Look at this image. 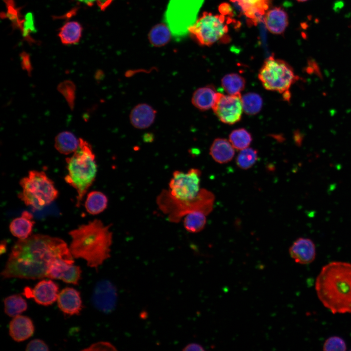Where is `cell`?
Wrapping results in <instances>:
<instances>
[{"label":"cell","instance_id":"cell-34","mask_svg":"<svg viewBox=\"0 0 351 351\" xmlns=\"http://www.w3.org/2000/svg\"><path fill=\"white\" fill-rule=\"evenodd\" d=\"M117 348L108 342L100 341L94 343L83 351H117Z\"/></svg>","mask_w":351,"mask_h":351},{"label":"cell","instance_id":"cell-1","mask_svg":"<svg viewBox=\"0 0 351 351\" xmlns=\"http://www.w3.org/2000/svg\"><path fill=\"white\" fill-rule=\"evenodd\" d=\"M70 249L61 238L36 234L19 239L13 245L1 276L3 279H40L46 277L57 259L74 261Z\"/></svg>","mask_w":351,"mask_h":351},{"label":"cell","instance_id":"cell-20","mask_svg":"<svg viewBox=\"0 0 351 351\" xmlns=\"http://www.w3.org/2000/svg\"><path fill=\"white\" fill-rule=\"evenodd\" d=\"M34 224L32 214L29 212L24 211L20 216L15 218L11 222L9 230L14 236L23 239L31 235Z\"/></svg>","mask_w":351,"mask_h":351},{"label":"cell","instance_id":"cell-8","mask_svg":"<svg viewBox=\"0 0 351 351\" xmlns=\"http://www.w3.org/2000/svg\"><path fill=\"white\" fill-rule=\"evenodd\" d=\"M258 78L265 89L281 94L289 92L292 85L299 79L287 62L273 55L266 59Z\"/></svg>","mask_w":351,"mask_h":351},{"label":"cell","instance_id":"cell-25","mask_svg":"<svg viewBox=\"0 0 351 351\" xmlns=\"http://www.w3.org/2000/svg\"><path fill=\"white\" fill-rule=\"evenodd\" d=\"M107 205L106 195L101 192L94 191L88 194L84 206L89 214L95 215L103 212Z\"/></svg>","mask_w":351,"mask_h":351},{"label":"cell","instance_id":"cell-17","mask_svg":"<svg viewBox=\"0 0 351 351\" xmlns=\"http://www.w3.org/2000/svg\"><path fill=\"white\" fill-rule=\"evenodd\" d=\"M267 29L275 35L283 34L289 24L288 16L280 7H275L268 10L264 17Z\"/></svg>","mask_w":351,"mask_h":351},{"label":"cell","instance_id":"cell-27","mask_svg":"<svg viewBox=\"0 0 351 351\" xmlns=\"http://www.w3.org/2000/svg\"><path fill=\"white\" fill-rule=\"evenodd\" d=\"M5 313L10 317L20 315L27 309V303L19 294H12L4 299Z\"/></svg>","mask_w":351,"mask_h":351},{"label":"cell","instance_id":"cell-33","mask_svg":"<svg viewBox=\"0 0 351 351\" xmlns=\"http://www.w3.org/2000/svg\"><path fill=\"white\" fill-rule=\"evenodd\" d=\"M347 350V345L342 338L337 336L329 337L325 341L323 346V350L325 351H345Z\"/></svg>","mask_w":351,"mask_h":351},{"label":"cell","instance_id":"cell-32","mask_svg":"<svg viewBox=\"0 0 351 351\" xmlns=\"http://www.w3.org/2000/svg\"><path fill=\"white\" fill-rule=\"evenodd\" d=\"M258 152L252 148H246L240 150L236 158L237 166L244 170L251 168L256 162Z\"/></svg>","mask_w":351,"mask_h":351},{"label":"cell","instance_id":"cell-40","mask_svg":"<svg viewBox=\"0 0 351 351\" xmlns=\"http://www.w3.org/2000/svg\"><path fill=\"white\" fill-rule=\"evenodd\" d=\"M294 136V139L296 144L298 145H300L301 144L302 137L300 136V134L298 133H295Z\"/></svg>","mask_w":351,"mask_h":351},{"label":"cell","instance_id":"cell-31","mask_svg":"<svg viewBox=\"0 0 351 351\" xmlns=\"http://www.w3.org/2000/svg\"><path fill=\"white\" fill-rule=\"evenodd\" d=\"M229 141L234 149L241 150L249 147L252 141V137L247 130L239 128L231 133Z\"/></svg>","mask_w":351,"mask_h":351},{"label":"cell","instance_id":"cell-30","mask_svg":"<svg viewBox=\"0 0 351 351\" xmlns=\"http://www.w3.org/2000/svg\"><path fill=\"white\" fill-rule=\"evenodd\" d=\"M243 109L248 115L258 113L261 109L263 101L261 97L254 93H248L242 97Z\"/></svg>","mask_w":351,"mask_h":351},{"label":"cell","instance_id":"cell-36","mask_svg":"<svg viewBox=\"0 0 351 351\" xmlns=\"http://www.w3.org/2000/svg\"><path fill=\"white\" fill-rule=\"evenodd\" d=\"M88 6L96 3L101 10L104 11L112 3L113 0H77Z\"/></svg>","mask_w":351,"mask_h":351},{"label":"cell","instance_id":"cell-6","mask_svg":"<svg viewBox=\"0 0 351 351\" xmlns=\"http://www.w3.org/2000/svg\"><path fill=\"white\" fill-rule=\"evenodd\" d=\"M21 191L19 198L27 206L40 210L50 204L58 196L54 182L43 171L31 170L20 181Z\"/></svg>","mask_w":351,"mask_h":351},{"label":"cell","instance_id":"cell-3","mask_svg":"<svg viewBox=\"0 0 351 351\" xmlns=\"http://www.w3.org/2000/svg\"><path fill=\"white\" fill-rule=\"evenodd\" d=\"M110 225L95 219L71 231L69 249L74 258H81L97 271L110 257L113 234Z\"/></svg>","mask_w":351,"mask_h":351},{"label":"cell","instance_id":"cell-38","mask_svg":"<svg viewBox=\"0 0 351 351\" xmlns=\"http://www.w3.org/2000/svg\"><path fill=\"white\" fill-rule=\"evenodd\" d=\"M219 10L221 14L224 15H230L231 12L230 6L227 3L221 5L219 8Z\"/></svg>","mask_w":351,"mask_h":351},{"label":"cell","instance_id":"cell-4","mask_svg":"<svg viewBox=\"0 0 351 351\" xmlns=\"http://www.w3.org/2000/svg\"><path fill=\"white\" fill-rule=\"evenodd\" d=\"M66 161L68 174L64 179L76 190V205L78 207L94 182L98 171L95 156L91 145L83 139H79L78 147L72 156L66 159Z\"/></svg>","mask_w":351,"mask_h":351},{"label":"cell","instance_id":"cell-35","mask_svg":"<svg viewBox=\"0 0 351 351\" xmlns=\"http://www.w3.org/2000/svg\"><path fill=\"white\" fill-rule=\"evenodd\" d=\"M26 351H49V347L42 340L35 339L30 341L27 345Z\"/></svg>","mask_w":351,"mask_h":351},{"label":"cell","instance_id":"cell-29","mask_svg":"<svg viewBox=\"0 0 351 351\" xmlns=\"http://www.w3.org/2000/svg\"><path fill=\"white\" fill-rule=\"evenodd\" d=\"M206 215L200 211H195L186 214L183 220L184 228L192 233L201 231L206 224Z\"/></svg>","mask_w":351,"mask_h":351},{"label":"cell","instance_id":"cell-10","mask_svg":"<svg viewBox=\"0 0 351 351\" xmlns=\"http://www.w3.org/2000/svg\"><path fill=\"white\" fill-rule=\"evenodd\" d=\"M241 95L216 93L212 109L222 122L232 125L240 120L243 111Z\"/></svg>","mask_w":351,"mask_h":351},{"label":"cell","instance_id":"cell-16","mask_svg":"<svg viewBox=\"0 0 351 351\" xmlns=\"http://www.w3.org/2000/svg\"><path fill=\"white\" fill-rule=\"evenodd\" d=\"M237 4L243 14L254 24L259 21L268 10L272 0H230Z\"/></svg>","mask_w":351,"mask_h":351},{"label":"cell","instance_id":"cell-18","mask_svg":"<svg viewBox=\"0 0 351 351\" xmlns=\"http://www.w3.org/2000/svg\"><path fill=\"white\" fill-rule=\"evenodd\" d=\"M156 111L150 105L140 103L131 110L129 118L136 128L144 129L149 127L154 122Z\"/></svg>","mask_w":351,"mask_h":351},{"label":"cell","instance_id":"cell-23","mask_svg":"<svg viewBox=\"0 0 351 351\" xmlns=\"http://www.w3.org/2000/svg\"><path fill=\"white\" fill-rule=\"evenodd\" d=\"M82 27L76 21L66 22L59 29L58 37L63 44L66 45L78 43L81 37Z\"/></svg>","mask_w":351,"mask_h":351},{"label":"cell","instance_id":"cell-19","mask_svg":"<svg viewBox=\"0 0 351 351\" xmlns=\"http://www.w3.org/2000/svg\"><path fill=\"white\" fill-rule=\"evenodd\" d=\"M34 332L33 323L28 316H16L9 323V335L16 342H21L28 339Z\"/></svg>","mask_w":351,"mask_h":351},{"label":"cell","instance_id":"cell-15","mask_svg":"<svg viewBox=\"0 0 351 351\" xmlns=\"http://www.w3.org/2000/svg\"><path fill=\"white\" fill-rule=\"evenodd\" d=\"M57 303L61 312L67 315H78L83 308L80 292L73 288L66 287L59 293Z\"/></svg>","mask_w":351,"mask_h":351},{"label":"cell","instance_id":"cell-28","mask_svg":"<svg viewBox=\"0 0 351 351\" xmlns=\"http://www.w3.org/2000/svg\"><path fill=\"white\" fill-rule=\"evenodd\" d=\"M223 89L229 95L241 93L245 87L246 80L241 75L236 73L226 75L221 79Z\"/></svg>","mask_w":351,"mask_h":351},{"label":"cell","instance_id":"cell-14","mask_svg":"<svg viewBox=\"0 0 351 351\" xmlns=\"http://www.w3.org/2000/svg\"><path fill=\"white\" fill-rule=\"evenodd\" d=\"M289 254L296 263L308 264L315 258V245L310 238L299 237L290 247Z\"/></svg>","mask_w":351,"mask_h":351},{"label":"cell","instance_id":"cell-11","mask_svg":"<svg viewBox=\"0 0 351 351\" xmlns=\"http://www.w3.org/2000/svg\"><path fill=\"white\" fill-rule=\"evenodd\" d=\"M74 261L57 259L50 266L46 277L78 285L82 271L80 267L74 265Z\"/></svg>","mask_w":351,"mask_h":351},{"label":"cell","instance_id":"cell-5","mask_svg":"<svg viewBox=\"0 0 351 351\" xmlns=\"http://www.w3.org/2000/svg\"><path fill=\"white\" fill-rule=\"evenodd\" d=\"M214 201V195L204 189H201L196 197L190 200L176 199L169 191L163 190L156 200L159 209L167 215L170 222L174 223L178 222L186 214L195 211L208 215L213 210Z\"/></svg>","mask_w":351,"mask_h":351},{"label":"cell","instance_id":"cell-12","mask_svg":"<svg viewBox=\"0 0 351 351\" xmlns=\"http://www.w3.org/2000/svg\"><path fill=\"white\" fill-rule=\"evenodd\" d=\"M59 287L51 280L44 279L39 282L31 290L26 287L24 294L26 297H32L38 304L49 306L57 300Z\"/></svg>","mask_w":351,"mask_h":351},{"label":"cell","instance_id":"cell-26","mask_svg":"<svg viewBox=\"0 0 351 351\" xmlns=\"http://www.w3.org/2000/svg\"><path fill=\"white\" fill-rule=\"evenodd\" d=\"M79 145V140L72 133L63 132L56 137L55 146L60 153L69 155L74 153Z\"/></svg>","mask_w":351,"mask_h":351},{"label":"cell","instance_id":"cell-24","mask_svg":"<svg viewBox=\"0 0 351 351\" xmlns=\"http://www.w3.org/2000/svg\"><path fill=\"white\" fill-rule=\"evenodd\" d=\"M172 32L166 23H159L154 26L148 33V40L156 47L165 46L170 41Z\"/></svg>","mask_w":351,"mask_h":351},{"label":"cell","instance_id":"cell-41","mask_svg":"<svg viewBox=\"0 0 351 351\" xmlns=\"http://www.w3.org/2000/svg\"><path fill=\"white\" fill-rule=\"evenodd\" d=\"M297 0V1H299V2H304V1H307V0Z\"/></svg>","mask_w":351,"mask_h":351},{"label":"cell","instance_id":"cell-13","mask_svg":"<svg viewBox=\"0 0 351 351\" xmlns=\"http://www.w3.org/2000/svg\"><path fill=\"white\" fill-rule=\"evenodd\" d=\"M92 301L94 307L100 311L111 312L116 301V292L113 285L106 280L98 282L94 288Z\"/></svg>","mask_w":351,"mask_h":351},{"label":"cell","instance_id":"cell-2","mask_svg":"<svg viewBox=\"0 0 351 351\" xmlns=\"http://www.w3.org/2000/svg\"><path fill=\"white\" fill-rule=\"evenodd\" d=\"M315 289L320 301L332 313H351V263L332 261L324 266Z\"/></svg>","mask_w":351,"mask_h":351},{"label":"cell","instance_id":"cell-39","mask_svg":"<svg viewBox=\"0 0 351 351\" xmlns=\"http://www.w3.org/2000/svg\"><path fill=\"white\" fill-rule=\"evenodd\" d=\"M143 140L145 142L150 143L153 141L154 140L155 136L152 133H147L143 136Z\"/></svg>","mask_w":351,"mask_h":351},{"label":"cell","instance_id":"cell-7","mask_svg":"<svg viewBox=\"0 0 351 351\" xmlns=\"http://www.w3.org/2000/svg\"><path fill=\"white\" fill-rule=\"evenodd\" d=\"M228 31L225 15L208 12H204L187 28V33L193 39L200 45L207 46L226 39Z\"/></svg>","mask_w":351,"mask_h":351},{"label":"cell","instance_id":"cell-9","mask_svg":"<svg viewBox=\"0 0 351 351\" xmlns=\"http://www.w3.org/2000/svg\"><path fill=\"white\" fill-rule=\"evenodd\" d=\"M201 171L191 168L187 173L176 171L173 174L169 192L174 197L180 200H190L196 197L200 188Z\"/></svg>","mask_w":351,"mask_h":351},{"label":"cell","instance_id":"cell-22","mask_svg":"<svg viewBox=\"0 0 351 351\" xmlns=\"http://www.w3.org/2000/svg\"><path fill=\"white\" fill-rule=\"evenodd\" d=\"M216 92L214 87L209 85L196 89L193 94L192 103L199 110L206 111L212 108Z\"/></svg>","mask_w":351,"mask_h":351},{"label":"cell","instance_id":"cell-37","mask_svg":"<svg viewBox=\"0 0 351 351\" xmlns=\"http://www.w3.org/2000/svg\"><path fill=\"white\" fill-rule=\"evenodd\" d=\"M183 351H204L203 347L200 344L196 343H192L187 345Z\"/></svg>","mask_w":351,"mask_h":351},{"label":"cell","instance_id":"cell-21","mask_svg":"<svg viewBox=\"0 0 351 351\" xmlns=\"http://www.w3.org/2000/svg\"><path fill=\"white\" fill-rule=\"evenodd\" d=\"M234 153V148L230 141L223 138L215 139L210 148V154L213 159L220 164L230 161Z\"/></svg>","mask_w":351,"mask_h":351}]
</instances>
